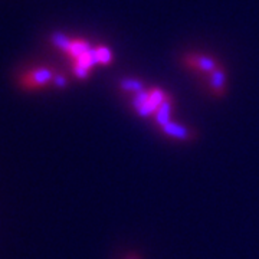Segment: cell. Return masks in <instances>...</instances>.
<instances>
[{"label": "cell", "mask_w": 259, "mask_h": 259, "mask_svg": "<svg viewBox=\"0 0 259 259\" xmlns=\"http://www.w3.org/2000/svg\"><path fill=\"white\" fill-rule=\"evenodd\" d=\"M209 88L213 95L216 97H223L226 91V74L223 66H218L212 74L209 75Z\"/></svg>", "instance_id": "4"}, {"label": "cell", "mask_w": 259, "mask_h": 259, "mask_svg": "<svg viewBox=\"0 0 259 259\" xmlns=\"http://www.w3.org/2000/svg\"><path fill=\"white\" fill-rule=\"evenodd\" d=\"M185 62L190 69L206 75H210L219 66L213 58L206 55H187L185 56Z\"/></svg>", "instance_id": "2"}, {"label": "cell", "mask_w": 259, "mask_h": 259, "mask_svg": "<svg viewBox=\"0 0 259 259\" xmlns=\"http://www.w3.org/2000/svg\"><path fill=\"white\" fill-rule=\"evenodd\" d=\"M91 49H93V47L87 40H83V39H71L66 49L64 51V54L68 58H71L72 62H74L78 58L85 55L87 52H90Z\"/></svg>", "instance_id": "5"}, {"label": "cell", "mask_w": 259, "mask_h": 259, "mask_svg": "<svg viewBox=\"0 0 259 259\" xmlns=\"http://www.w3.org/2000/svg\"><path fill=\"white\" fill-rule=\"evenodd\" d=\"M160 130L164 136L170 137V139L179 140V141H190L196 137V133L193 130L186 127V125H182L179 122H175V121H170L168 124L160 127Z\"/></svg>", "instance_id": "3"}, {"label": "cell", "mask_w": 259, "mask_h": 259, "mask_svg": "<svg viewBox=\"0 0 259 259\" xmlns=\"http://www.w3.org/2000/svg\"><path fill=\"white\" fill-rule=\"evenodd\" d=\"M120 90L124 91V93H133L134 95L136 94L144 91V83L141 82L140 79H122L120 82Z\"/></svg>", "instance_id": "7"}, {"label": "cell", "mask_w": 259, "mask_h": 259, "mask_svg": "<svg viewBox=\"0 0 259 259\" xmlns=\"http://www.w3.org/2000/svg\"><path fill=\"white\" fill-rule=\"evenodd\" d=\"M55 75V72L47 66L35 68V69L26 71L25 74L19 76V85L25 91H37V90H42L47 85L54 82Z\"/></svg>", "instance_id": "1"}, {"label": "cell", "mask_w": 259, "mask_h": 259, "mask_svg": "<svg viewBox=\"0 0 259 259\" xmlns=\"http://www.w3.org/2000/svg\"><path fill=\"white\" fill-rule=\"evenodd\" d=\"M54 85L58 87V88H65L66 85H68V81H66V78H65L64 75H55V78H54Z\"/></svg>", "instance_id": "9"}, {"label": "cell", "mask_w": 259, "mask_h": 259, "mask_svg": "<svg viewBox=\"0 0 259 259\" xmlns=\"http://www.w3.org/2000/svg\"><path fill=\"white\" fill-rule=\"evenodd\" d=\"M173 108H175L173 100H171V97L168 95V98L158 107V110L156 111V114H154V118H156V122L158 124V127H163V125H166V124H168V122L171 121Z\"/></svg>", "instance_id": "6"}, {"label": "cell", "mask_w": 259, "mask_h": 259, "mask_svg": "<svg viewBox=\"0 0 259 259\" xmlns=\"http://www.w3.org/2000/svg\"><path fill=\"white\" fill-rule=\"evenodd\" d=\"M94 55H95V61L100 65H108L112 61L111 51L104 45L94 48Z\"/></svg>", "instance_id": "8"}, {"label": "cell", "mask_w": 259, "mask_h": 259, "mask_svg": "<svg viewBox=\"0 0 259 259\" xmlns=\"http://www.w3.org/2000/svg\"><path fill=\"white\" fill-rule=\"evenodd\" d=\"M125 259H141V258H140L139 255H134V253H130L128 256H127V258H125Z\"/></svg>", "instance_id": "10"}]
</instances>
